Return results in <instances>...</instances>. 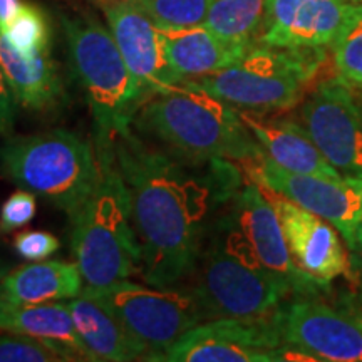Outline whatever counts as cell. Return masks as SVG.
Here are the masks:
<instances>
[{
	"label": "cell",
	"mask_w": 362,
	"mask_h": 362,
	"mask_svg": "<svg viewBox=\"0 0 362 362\" xmlns=\"http://www.w3.org/2000/svg\"><path fill=\"white\" fill-rule=\"evenodd\" d=\"M76 332L94 362H128L143 359V351L106 307L79 296L67 302Z\"/></svg>",
	"instance_id": "cell-22"
},
{
	"label": "cell",
	"mask_w": 362,
	"mask_h": 362,
	"mask_svg": "<svg viewBox=\"0 0 362 362\" xmlns=\"http://www.w3.org/2000/svg\"><path fill=\"white\" fill-rule=\"evenodd\" d=\"M138 90L139 106L181 83L166 61L160 27L131 0H98ZM138 106V107H139Z\"/></svg>",
	"instance_id": "cell-14"
},
{
	"label": "cell",
	"mask_w": 362,
	"mask_h": 362,
	"mask_svg": "<svg viewBox=\"0 0 362 362\" xmlns=\"http://www.w3.org/2000/svg\"><path fill=\"white\" fill-rule=\"evenodd\" d=\"M116 165L129 202L139 247V274L155 287H175L194 269L210 230L214 208L232 197L240 178L230 161L214 160L210 170L163 151L134 133L117 136Z\"/></svg>",
	"instance_id": "cell-1"
},
{
	"label": "cell",
	"mask_w": 362,
	"mask_h": 362,
	"mask_svg": "<svg viewBox=\"0 0 362 362\" xmlns=\"http://www.w3.org/2000/svg\"><path fill=\"white\" fill-rule=\"evenodd\" d=\"M285 346L305 361L362 362V329L352 314L322 302L296 300L275 312Z\"/></svg>",
	"instance_id": "cell-12"
},
{
	"label": "cell",
	"mask_w": 362,
	"mask_h": 362,
	"mask_svg": "<svg viewBox=\"0 0 362 362\" xmlns=\"http://www.w3.org/2000/svg\"><path fill=\"white\" fill-rule=\"evenodd\" d=\"M223 218L245 240L260 265L291 293L314 292L317 284L293 264L279 215L264 188L257 183H245L235 189Z\"/></svg>",
	"instance_id": "cell-13"
},
{
	"label": "cell",
	"mask_w": 362,
	"mask_h": 362,
	"mask_svg": "<svg viewBox=\"0 0 362 362\" xmlns=\"http://www.w3.org/2000/svg\"><path fill=\"white\" fill-rule=\"evenodd\" d=\"M352 317H354V319L357 320V324H359L362 329V307H357V309L352 312Z\"/></svg>",
	"instance_id": "cell-35"
},
{
	"label": "cell",
	"mask_w": 362,
	"mask_h": 362,
	"mask_svg": "<svg viewBox=\"0 0 362 362\" xmlns=\"http://www.w3.org/2000/svg\"><path fill=\"white\" fill-rule=\"evenodd\" d=\"M0 69L17 104L30 111H51L64 101L61 72L51 52L19 51L0 29Z\"/></svg>",
	"instance_id": "cell-18"
},
{
	"label": "cell",
	"mask_w": 362,
	"mask_h": 362,
	"mask_svg": "<svg viewBox=\"0 0 362 362\" xmlns=\"http://www.w3.org/2000/svg\"><path fill=\"white\" fill-rule=\"evenodd\" d=\"M2 33L22 52H51V24L45 12L35 4L22 2Z\"/></svg>",
	"instance_id": "cell-25"
},
{
	"label": "cell",
	"mask_w": 362,
	"mask_h": 362,
	"mask_svg": "<svg viewBox=\"0 0 362 362\" xmlns=\"http://www.w3.org/2000/svg\"><path fill=\"white\" fill-rule=\"evenodd\" d=\"M0 291L22 304H52L79 297L84 280L76 262L39 260L8 272L0 280Z\"/></svg>",
	"instance_id": "cell-21"
},
{
	"label": "cell",
	"mask_w": 362,
	"mask_h": 362,
	"mask_svg": "<svg viewBox=\"0 0 362 362\" xmlns=\"http://www.w3.org/2000/svg\"><path fill=\"white\" fill-rule=\"evenodd\" d=\"M17 103L13 99L11 89L0 69V136H11L16 128Z\"/></svg>",
	"instance_id": "cell-30"
},
{
	"label": "cell",
	"mask_w": 362,
	"mask_h": 362,
	"mask_svg": "<svg viewBox=\"0 0 362 362\" xmlns=\"http://www.w3.org/2000/svg\"><path fill=\"white\" fill-rule=\"evenodd\" d=\"M161 29L203 24L210 0H131Z\"/></svg>",
	"instance_id": "cell-26"
},
{
	"label": "cell",
	"mask_w": 362,
	"mask_h": 362,
	"mask_svg": "<svg viewBox=\"0 0 362 362\" xmlns=\"http://www.w3.org/2000/svg\"><path fill=\"white\" fill-rule=\"evenodd\" d=\"M298 356L285 346L275 315L203 320L171 344L160 362H280Z\"/></svg>",
	"instance_id": "cell-9"
},
{
	"label": "cell",
	"mask_w": 362,
	"mask_h": 362,
	"mask_svg": "<svg viewBox=\"0 0 362 362\" xmlns=\"http://www.w3.org/2000/svg\"><path fill=\"white\" fill-rule=\"evenodd\" d=\"M264 192L277 211L293 264L307 277L317 285H325L349 272V259L334 225L282 194L265 188Z\"/></svg>",
	"instance_id": "cell-15"
},
{
	"label": "cell",
	"mask_w": 362,
	"mask_h": 362,
	"mask_svg": "<svg viewBox=\"0 0 362 362\" xmlns=\"http://www.w3.org/2000/svg\"><path fill=\"white\" fill-rule=\"evenodd\" d=\"M78 361L67 352L42 339L25 334H0V362H71Z\"/></svg>",
	"instance_id": "cell-27"
},
{
	"label": "cell",
	"mask_w": 362,
	"mask_h": 362,
	"mask_svg": "<svg viewBox=\"0 0 362 362\" xmlns=\"http://www.w3.org/2000/svg\"><path fill=\"white\" fill-rule=\"evenodd\" d=\"M320 49H279L253 44L232 66L188 79L211 96L247 111H285L296 107L319 71Z\"/></svg>",
	"instance_id": "cell-7"
},
{
	"label": "cell",
	"mask_w": 362,
	"mask_h": 362,
	"mask_svg": "<svg viewBox=\"0 0 362 362\" xmlns=\"http://www.w3.org/2000/svg\"><path fill=\"white\" fill-rule=\"evenodd\" d=\"M21 0H0V29H4L21 7Z\"/></svg>",
	"instance_id": "cell-31"
},
{
	"label": "cell",
	"mask_w": 362,
	"mask_h": 362,
	"mask_svg": "<svg viewBox=\"0 0 362 362\" xmlns=\"http://www.w3.org/2000/svg\"><path fill=\"white\" fill-rule=\"evenodd\" d=\"M347 247H349V250L352 252V255H354L356 262L361 265V269H362V221L356 226L354 233H352Z\"/></svg>",
	"instance_id": "cell-32"
},
{
	"label": "cell",
	"mask_w": 362,
	"mask_h": 362,
	"mask_svg": "<svg viewBox=\"0 0 362 362\" xmlns=\"http://www.w3.org/2000/svg\"><path fill=\"white\" fill-rule=\"evenodd\" d=\"M354 96H356V103H357V110H359L361 123H362V90H359V93H356L354 90Z\"/></svg>",
	"instance_id": "cell-34"
},
{
	"label": "cell",
	"mask_w": 362,
	"mask_h": 362,
	"mask_svg": "<svg viewBox=\"0 0 362 362\" xmlns=\"http://www.w3.org/2000/svg\"><path fill=\"white\" fill-rule=\"evenodd\" d=\"M76 78L94 119L98 156L115 155L117 136L131 131L138 90L110 27L89 13L62 16Z\"/></svg>",
	"instance_id": "cell-5"
},
{
	"label": "cell",
	"mask_w": 362,
	"mask_h": 362,
	"mask_svg": "<svg viewBox=\"0 0 362 362\" xmlns=\"http://www.w3.org/2000/svg\"><path fill=\"white\" fill-rule=\"evenodd\" d=\"M252 181L296 203L337 228L346 243L362 221V180H329L322 176L292 173L275 165L265 153L243 163Z\"/></svg>",
	"instance_id": "cell-10"
},
{
	"label": "cell",
	"mask_w": 362,
	"mask_h": 362,
	"mask_svg": "<svg viewBox=\"0 0 362 362\" xmlns=\"http://www.w3.org/2000/svg\"><path fill=\"white\" fill-rule=\"evenodd\" d=\"M265 7L267 0H210L203 24L226 42L248 49L259 35Z\"/></svg>",
	"instance_id": "cell-23"
},
{
	"label": "cell",
	"mask_w": 362,
	"mask_h": 362,
	"mask_svg": "<svg viewBox=\"0 0 362 362\" xmlns=\"http://www.w3.org/2000/svg\"><path fill=\"white\" fill-rule=\"evenodd\" d=\"M131 128L163 151L192 163L243 165L264 153L240 111L189 81L151 94L134 112Z\"/></svg>",
	"instance_id": "cell-2"
},
{
	"label": "cell",
	"mask_w": 362,
	"mask_h": 362,
	"mask_svg": "<svg viewBox=\"0 0 362 362\" xmlns=\"http://www.w3.org/2000/svg\"><path fill=\"white\" fill-rule=\"evenodd\" d=\"M240 117L250 129L262 151L280 168L300 175L341 180L344 176L325 160L309 133L300 124L280 117H262L252 111H240Z\"/></svg>",
	"instance_id": "cell-17"
},
{
	"label": "cell",
	"mask_w": 362,
	"mask_h": 362,
	"mask_svg": "<svg viewBox=\"0 0 362 362\" xmlns=\"http://www.w3.org/2000/svg\"><path fill=\"white\" fill-rule=\"evenodd\" d=\"M166 61L180 81L198 79L232 66L252 47H238L211 33L205 24L161 29Z\"/></svg>",
	"instance_id": "cell-19"
},
{
	"label": "cell",
	"mask_w": 362,
	"mask_h": 362,
	"mask_svg": "<svg viewBox=\"0 0 362 362\" xmlns=\"http://www.w3.org/2000/svg\"><path fill=\"white\" fill-rule=\"evenodd\" d=\"M0 173L17 188L39 194L76 218L101 175L96 144L66 129L7 136L0 146Z\"/></svg>",
	"instance_id": "cell-4"
},
{
	"label": "cell",
	"mask_w": 362,
	"mask_h": 362,
	"mask_svg": "<svg viewBox=\"0 0 362 362\" xmlns=\"http://www.w3.org/2000/svg\"><path fill=\"white\" fill-rule=\"evenodd\" d=\"M346 0H267L259 42L279 49H322L341 29Z\"/></svg>",
	"instance_id": "cell-16"
},
{
	"label": "cell",
	"mask_w": 362,
	"mask_h": 362,
	"mask_svg": "<svg viewBox=\"0 0 362 362\" xmlns=\"http://www.w3.org/2000/svg\"><path fill=\"white\" fill-rule=\"evenodd\" d=\"M346 2H362V0H346Z\"/></svg>",
	"instance_id": "cell-36"
},
{
	"label": "cell",
	"mask_w": 362,
	"mask_h": 362,
	"mask_svg": "<svg viewBox=\"0 0 362 362\" xmlns=\"http://www.w3.org/2000/svg\"><path fill=\"white\" fill-rule=\"evenodd\" d=\"M81 296L99 302L116 317L143 351V361H156L187 330L203 322L192 293L173 287L123 279L106 287L86 288Z\"/></svg>",
	"instance_id": "cell-8"
},
{
	"label": "cell",
	"mask_w": 362,
	"mask_h": 362,
	"mask_svg": "<svg viewBox=\"0 0 362 362\" xmlns=\"http://www.w3.org/2000/svg\"><path fill=\"white\" fill-rule=\"evenodd\" d=\"M8 272H11V265L7 264L6 257L2 255V250H0V280L6 277Z\"/></svg>",
	"instance_id": "cell-33"
},
{
	"label": "cell",
	"mask_w": 362,
	"mask_h": 362,
	"mask_svg": "<svg viewBox=\"0 0 362 362\" xmlns=\"http://www.w3.org/2000/svg\"><path fill=\"white\" fill-rule=\"evenodd\" d=\"M96 2H98V0H96Z\"/></svg>",
	"instance_id": "cell-37"
},
{
	"label": "cell",
	"mask_w": 362,
	"mask_h": 362,
	"mask_svg": "<svg viewBox=\"0 0 362 362\" xmlns=\"http://www.w3.org/2000/svg\"><path fill=\"white\" fill-rule=\"evenodd\" d=\"M300 116L325 160L346 178L362 180V123L352 86L341 78L324 81Z\"/></svg>",
	"instance_id": "cell-11"
},
{
	"label": "cell",
	"mask_w": 362,
	"mask_h": 362,
	"mask_svg": "<svg viewBox=\"0 0 362 362\" xmlns=\"http://www.w3.org/2000/svg\"><path fill=\"white\" fill-rule=\"evenodd\" d=\"M37 211L35 194L19 188L12 193L0 208V232L11 233L21 226L29 225Z\"/></svg>",
	"instance_id": "cell-28"
},
{
	"label": "cell",
	"mask_w": 362,
	"mask_h": 362,
	"mask_svg": "<svg viewBox=\"0 0 362 362\" xmlns=\"http://www.w3.org/2000/svg\"><path fill=\"white\" fill-rule=\"evenodd\" d=\"M188 279L203 320L270 315L291 293L223 216L210 225Z\"/></svg>",
	"instance_id": "cell-3"
},
{
	"label": "cell",
	"mask_w": 362,
	"mask_h": 362,
	"mask_svg": "<svg viewBox=\"0 0 362 362\" xmlns=\"http://www.w3.org/2000/svg\"><path fill=\"white\" fill-rule=\"evenodd\" d=\"M0 330L42 339L78 361H94L76 332L66 304H22L0 291Z\"/></svg>",
	"instance_id": "cell-20"
},
{
	"label": "cell",
	"mask_w": 362,
	"mask_h": 362,
	"mask_svg": "<svg viewBox=\"0 0 362 362\" xmlns=\"http://www.w3.org/2000/svg\"><path fill=\"white\" fill-rule=\"evenodd\" d=\"M101 175L71 221V247L86 288H99L139 272V247L116 156H99Z\"/></svg>",
	"instance_id": "cell-6"
},
{
	"label": "cell",
	"mask_w": 362,
	"mask_h": 362,
	"mask_svg": "<svg viewBox=\"0 0 362 362\" xmlns=\"http://www.w3.org/2000/svg\"><path fill=\"white\" fill-rule=\"evenodd\" d=\"M330 45L339 78L352 88L362 89V2L351 4Z\"/></svg>",
	"instance_id": "cell-24"
},
{
	"label": "cell",
	"mask_w": 362,
	"mask_h": 362,
	"mask_svg": "<svg viewBox=\"0 0 362 362\" xmlns=\"http://www.w3.org/2000/svg\"><path fill=\"white\" fill-rule=\"evenodd\" d=\"M61 247L56 235L44 232V230H27L21 232L13 238V250L24 260L39 262L54 255Z\"/></svg>",
	"instance_id": "cell-29"
}]
</instances>
